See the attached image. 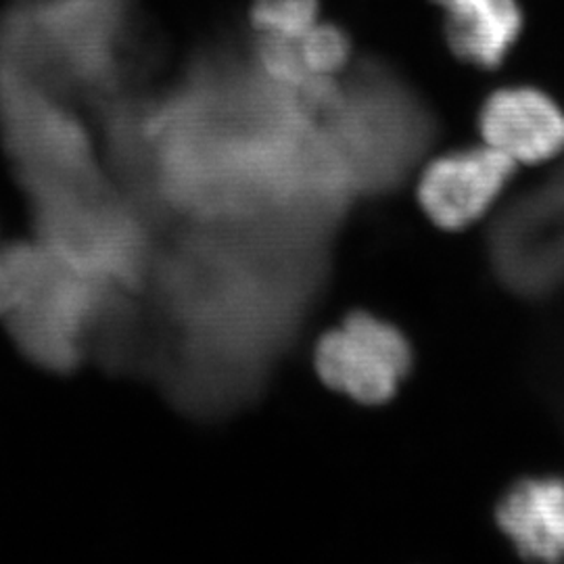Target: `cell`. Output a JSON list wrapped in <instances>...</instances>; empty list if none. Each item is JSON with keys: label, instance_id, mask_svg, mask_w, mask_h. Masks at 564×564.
<instances>
[{"label": "cell", "instance_id": "obj_1", "mask_svg": "<svg viewBox=\"0 0 564 564\" xmlns=\"http://www.w3.org/2000/svg\"><path fill=\"white\" fill-rule=\"evenodd\" d=\"M15 297L2 318L21 354L67 375L86 360L90 330L116 284L93 281L53 258L41 242H7Z\"/></svg>", "mask_w": 564, "mask_h": 564}, {"label": "cell", "instance_id": "obj_2", "mask_svg": "<svg viewBox=\"0 0 564 564\" xmlns=\"http://www.w3.org/2000/svg\"><path fill=\"white\" fill-rule=\"evenodd\" d=\"M414 366L402 328L370 312H351L314 347V370L330 391L360 405L391 402Z\"/></svg>", "mask_w": 564, "mask_h": 564}, {"label": "cell", "instance_id": "obj_3", "mask_svg": "<svg viewBox=\"0 0 564 564\" xmlns=\"http://www.w3.org/2000/svg\"><path fill=\"white\" fill-rule=\"evenodd\" d=\"M514 172L517 163L484 142L454 149L424 165L416 202L433 226L447 232L466 230L494 207Z\"/></svg>", "mask_w": 564, "mask_h": 564}, {"label": "cell", "instance_id": "obj_4", "mask_svg": "<svg viewBox=\"0 0 564 564\" xmlns=\"http://www.w3.org/2000/svg\"><path fill=\"white\" fill-rule=\"evenodd\" d=\"M481 142L517 165H538L564 151V109L535 86H502L479 111Z\"/></svg>", "mask_w": 564, "mask_h": 564}, {"label": "cell", "instance_id": "obj_5", "mask_svg": "<svg viewBox=\"0 0 564 564\" xmlns=\"http://www.w3.org/2000/svg\"><path fill=\"white\" fill-rule=\"evenodd\" d=\"M510 545L533 563H564V477L531 475L510 485L496 506Z\"/></svg>", "mask_w": 564, "mask_h": 564}, {"label": "cell", "instance_id": "obj_6", "mask_svg": "<svg viewBox=\"0 0 564 564\" xmlns=\"http://www.w3.org/2000/svg\"><path fill=\"white\" fill-rule=\"evenodd\" d=\"M444 15L449 51L479 69H498L524 28L519 0H431Z\"/></svg>", "mask_w": 564, "mask_h": 564}, {"label": "cell", "instance_id": "obj_7", "mask_svg": "<svg viewBox=\"0 0 564 564\" xmlns=\"http://www.w3.org/2000/svg\"><path fill=\"white\" fill-rule=\"evenodd\" d=\"M303 69L310 80H328L349 61V41L339 28L316 23L295 41Z\"/></svg>", "mask_w": 564, "mask_h": 564}, {"label": "cell", "instance_id": "obj_8", "mask_svg": "<svg viewBox=\"0 0 564 564\" xmlns=\"http://www.w3.org/2000/svg\"><path fill=\"white\" fill-rule=\"evenodd\" d=\"M251 21L263 36L295 41L318 23V0H256Z\"/></svg>", "mask_w": 564, "mask_h": 564}, {"label": "cell", "instance_id": "obj_9", "mask_svg": "<svg viewBox=\"0 0 564 564\" xmlns=\"http://www.w3.org/2000/svg\"><path fill=\"white\" fill-rule=\"evenodd\" d=\"M15 297V282H13V270L7 256V245L0 242V321L7 316V312L13 305Z\"/></svg>", "mask_w": 564, "mask_h": 564}]
</instances>
